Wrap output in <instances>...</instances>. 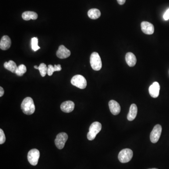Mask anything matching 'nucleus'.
<instances>
[{"label":"nucleus","instance_id":"obj_5","mask_svg":"<svg viewBox=\"0 0 169 169\" xmlns=\"http://www.w3.org/2000/svg\"><path fill=\"white\" fill-rule=\"evenodd\" d=\"M133 156V152L129 149H125L122 150L119 154L118 158L119 161L122 163H126L129 162Z\"/></svg>","mask_w":169,"mask_h":169},{"label":"nucleus","instance_id":"obj_2","mask_svg":"<svg viewBox=\"0 0 169 169\" xmlns=\"http://www.w3.org/2000/svg\"><path fill=\"white\" fill-rule=\"evenodd\" d=\"M102 129V124L98 122L93 123L90 126L89 131L87 135L88 140L93 141L95 139L97 134Z\"/></svg>","mask_w":169,"mask_h":169},{"label":"nucleus","instance_id":"obj_25","mask_svg":"<svg viewBox=\"0 0 169 169\" xmlns=\"http://www.w3.org/2000/svg\"><path fill=\"white\" fill-rule=\"evenodd\" d=\"M164 19L165 20H169V9L166 10L164 15Z\"/></svg>","mask_w":169,"mask_h":169},{"label":"nucleus","instance_id":"obj_6","mask_svg":"<svg viewBox=\"0 0 169 169\" xmlns=\"http://www.w3.org/2000/svg\"><path fill=\"white\" fill-rule=\"evenodd\" d=\"M40 156V151L37 149H32L28 153V160L31 165L35 166L38 164Z\"/></svg>","mask_w":169,"mask_h":169},{"label":"nucleus","instance_id":"obj_12","mask_svg":"<svg viewBox=\"0 0 169 169\" xmlns=\"http://www.w3.org/2000/svg\"><path fill=\"white\" fill-rule=\"evenodd\" d=\"M110 112L114 115H117L121 111V107L119 103L114 100H111L109 102Z\"/></svg>","mask_w":169,"mask_h":169},{"label":"nucleus","instance_id":"obj_29","mask_svg":"<svg viewBox=\"0 0 169 169\" xmlns=\"http://www.w3.org/2000/svg\"><path fill=\"white\" fill-rule=\"evenodd\" d=\"M157 169V168H152V169Z\"/></svg>","mask_w":169,"mask_h":169},{"label":"nucleus","instance_id":"obj_14","mask_svg":"<svg viewBox=\"0 0 169 169\" xmlns=\"http://www.w3.org/2000/svg\"><path fill=\"white\" fill-rule=\"evenodd\" d=\"M11 44V40L8 36H3L0 41V48L3 50H7L10 48Z\"/></svg>","mask_w":169,"mask_h":169},{"label":"nucleus","instance_id":"obj_28","mask_svg":"<svg viewBox=\"0 0 169 169\" xmlns=\"http://www.w3.org/2000/svg\"><path fill=\"white\" fill-rule=\"evenodd\" d=\"M34 68L35 69H38V66H36V65L34 66Z\"/></svg>","mask_w":169,"mask_h":169},{"label":"nucleus","instance_id":"obj_20","mask_svg":"<svg viewBox=\"0 0 169 169\" xmlns=\"http://www.w3.org/2000/svg\"><path fill=\"white\" fill-rule=\"evenodd\" d=\"M48 73H47V74L49 76H52L55 71H60L62 70L61 65L60 64L55 65L54 66L49 64V65H48Z\"/></svg>","mask_w":169,"mask_h":169},{"label":"nucleus","instance_id":"obj_7","mask_svg":"<svg viewBox=\"0 0 169 169\" xmlns=\"http://www.w3.org/2000/svg\"><path fill=\"white\" fill-rule=\"evenodd\" d=\"M68 136L65 132H61L57 135L56 138L55 143L56 146L59 149H62L64 148L66 141H67Z\"/></svg>","mask_w":169,"mask_h":169},{"label":"nucleus","instance_id":"obj_21","mask_svg":"<svg viewBox=\"0 0 169 169\" xmlns=\"http://www.w3.org/2000/svg\"><path fill=\"white\" fill-rule=\"evenodd\" d=\"M27 67L24 64H21L17 67L15 74L19 76H22L27 72Z\"/></svg>","mask_w":169,"mask_h":169},{"label":"nucleus","instance_id":"obj_10","mask_svg":"<svg viewBox=\"0 0 169 169\" xmlns=\"http://www.w3.org/2000/svg\"><path fill=\"white\" fill-rule=\"evenodd\" d=\"M142 31L146 34L151 35L154 33V27L153 24L147 21H143L141 23Z\"/></svg>","mask_w":169,"mask_h":169},{"label":"nucleus","instance_id":"obj_16","mask_svg":"<svg viewBox=\"0 0 169 169\" xmlns=\"http://www.w3.org/2000/svg\"><path fill=\"white\" fill-rule=\"evenodd\" d=\"M138 108L135 104H132L130 108L129 112L128 115V119L129 121H132L135 118L137 114Z\"/></svg>","mask_w":169,"mask_h":169},{"label":"nucleus","instance_id":"obj_9","mask_svg":"<svg viewBox=\"0 0 169 169\" xmlns=\"http://www.w3.org/2000/svg\"><path fill=\"white\" fill-rule=\"evenodd\" d=\"M70 55V51L63 45H60L57 51L56 56L60 59H65L69 57Z\"/></svg>","mask_w":169,"mask_h":169},{"label":"nucleus","instance_id":"obj_24","mask_svg":"<svg viewBox=\"0 0 169 169\" xmlns=\"http://www.w3.org/2000/svg\"><path fill=\"white\" fill-rule=\"evenodd\" d=\"M6 141V137L4 131L2 129H0V144H2L4 143Z\"/></svg>","mask_w":169,"mask_h":169},{"label":"nucleus","instance_id":"obj_8","mask_svg":"<svg viewBox=\"0 0 169 169\" xmlns=\"http://www.w3.org/2000/svg\"><path fill=\"white\" fill-rule=\"evenodd\" d=\"M162 131V128L161 125L158 124L155 125L150 136L151 142L153 143L157 142L161 136Z\"/></svg>","mask_w":169,"mask_h":169},{"label":"nucleus","instance_id":"obj_17","mask_svg":"<svg viewBox=\"0 0 169 169\" xmlns=\"http://www.w3.org/2000/svg\"><path fill=\"white\" fill-rule=\"evenodd\" d=\"M22 17L23 20L26 21L30 20H36L38 18V14L34 11H26L22 14Z\"/></svg>","mask_w":169,"mask_h":169},{"label":"nucleus","instance_id":"obj_23","mask_svg":"<svg viewBox=\"0 0 169 169\" xmlns=\"http://www.w3.org/2000/svg\"><path fill=\"white\" fill-rule=\"evenodd\" d=\"M31 47L34 51L40 49V47L38 46V39L37 37H34L31 39Z\"/></svg>","mask_w":169,"mask_h":169},{"label":"nucleus","instance_id":"obj_3","mask_svg":"<svg viewBox=\"0 0 169 169\" xmlns=\"http://www.w3.org/2000/svg\"><path fill=\"white\" fill-rule=\"evenodd\" d=\"M90 62L91 67L96 71L100 70L102 67V62L101 57L97 52H93L90 58Z\"/></svg>","mask_w":169,"mask_h":169},{"label":"nucleus","instance_id":"obj_13","mask_svg":"<svg viewBox=\"0 0 169 169\" xmlns=\"http://www.w3.org/2000/svg\"><path fill=\"white\" fill-rule=\"evenodd\" d=\"M74 107L75 104L74 102L71 101H65L62 103L61 109L65 113H70L74 110Z\"/></svg>","mask_w":169,"mask_h":169},{"label":"nucleus","instance_id":"obj_11","mask_svg":"<svg viewBox=\"0 0 169 169\" xmlns=\"http://www.w3.org/2000/svg\"><path fill=\"white\" fill-rule=\"evenodd\" d=\"M160 86L157 82L153 83L149 88V93L151 97L157 98L159 95Z\"/></svg>","mask_w":169,"mask_h":169},{"label":"nucleus","instance_id":"obj_22","mask_svg":"<svg viewBox=\"0 0 169 169\" xmlns=\"http://www.w3.org/2000/svg\"><path fill=\"white\" fill-rule=\"evenodd\" d=\"M48 68L47 65L44 63H41L38 66V70L42 77H45L48 73Z\"/></svg>","mask_w":169,"mask_h":169},{"label":"nucleus","instance_id":"obj_26","mask_svg":"<svg viewBox=\"0 0 169 169\" xmlns=\"http://www.w3.org/2000/svg\"><path fill=\"white\" fill-rule=\"evenodd\" d=\"M4 91L2 87H0V97H2L4 95Z\"/></svg>","mask_w":169,"mask_h":169},{"label":"nucleus","instance_id":"obj_15","mask_svg":"<svg viewBox=\"0 0 169 169\" xmlns=\"http://www.w3.org/2000/svg\"><path fill=\"white\" fill-rule=\"evenodd\" d=\"M125 61L130 67H134L136 63V57L133 53L128 52L125 56Z\"/></svg>","mask_w":169,"mask_h":169},{"label":"nucleus","instance_id":"obj_18","mask_svg":"<svg viewBox=\"0 0 169 169\" xmlns=\"http://www.w3.org/2000/svg\"><path fill=\"white\" fill-rule=\"evenodd\" d=\"M4 67L6 69L9 70L14 74H15L17 68L16 63L12 60H9L8 62H5L4 63Z\"/></svg>","mask_w":169,"mask_h":169},{"label":"nucleus","instance_id":"obj_27","mask_svg":"<svg viewBox=\"0 0 169 169\" xmlns=\"http://www.w3.org/2000/svg\"><path fill=\"white\" fill-rule=\"evenodd\" d=\"M126 0H117V2L120 5H123L125 2Z\"/></svg>","mask_w":169,"mask_h":169},{"label":"nucleus","instance_id":"obj_19","mask_svg":"<svg viewBox=\"0 0 169 169\" xmlns=\"http://www.w3.org/2000/svg\"><path fill=\"white\" fill-rule=\"evenodd\" d=\"M88 16L92 20H96L101 16V12L97 9H92L88 10Z\"/></svg>","mask_w":169,"mask_h":169},{"label":"nucleus","instance_id":"obj_4","mask_svg":"<svg viewBox=\"0 0 169 169\" xmlns=\"http://www.w3.org/2000/svg\"><path fill=\"white\" fill-rule=\"evenodd\" d=\"M70 82L72 85L81 89L85 88L87 87V82L86 78L81 75H76L73 77Z\"/></svg>","mask_w":169,"mask_h":169},{"label":"nucleus","instance_id":"obj_1","mask_svg":"<svg viewBox=\"0 0 169 169\" xmlns=\"http://www.w3.org/2000/svg\"><path fill=\"white\" fill-rule=\"evenodd\" d=\"M22 110L24 114L28 115H32L35 110L34 103L33 99L27 97L23 99L21 105Z\"/></svg>","mask_w":169,"mask_h":169}]
</instances>
